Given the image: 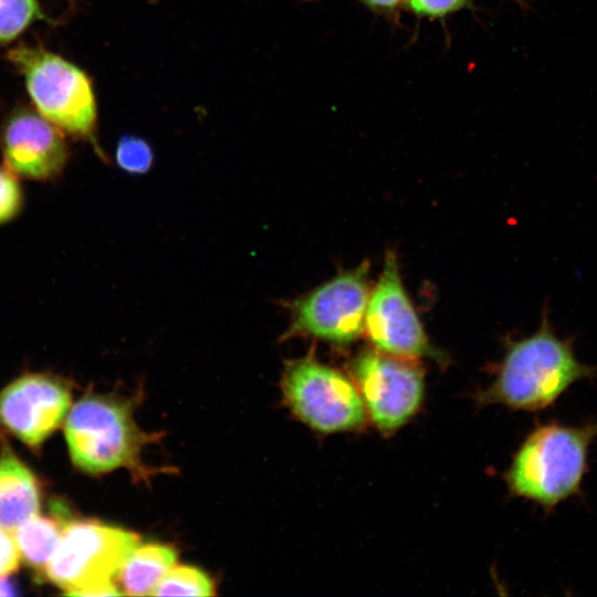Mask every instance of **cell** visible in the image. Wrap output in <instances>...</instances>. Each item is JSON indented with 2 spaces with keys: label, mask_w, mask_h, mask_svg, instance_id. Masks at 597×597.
<instances>
[{
  "label": "cell",
  "mask_w": 597,
  "mask_h": 597,
  "mask_svg": "<svg viewBox=\"0 0 597 597\" xmlns=\"http://www.w3.org/2000/svg\"><path fill=\"white\" fill-rule=\"evenodd\" d=\"M597 377V366L582 363L574 337H559L544 312L531 336L511 342L484 400L516 410L554 405L575 383Z\"/></svg>",
  "instance_id": "6da1fadb"
},
{
  "label": "cell",
  "mask_w": 597,
  "mask_h": 597,
  "mask_svg": "<svg viewBox=\"0 0 597 597\" xmlns=\"http://www.w3.org/2000/svg\"><path fill=\"white\" fill-rule=\"evenodd\" d=\"M597 439V420L578 426L538 425L516 451L506 480L514 495L546 510L578 494Z\"/></svg>",
  "instance_id": "7a4b0ae2"
},
{
  "label": "cell",
  "mask_w": 597,
  "mask_h": 597,
  "mask_svg": "<svg viewBox=\"0 0 597 597\" xmlns=\"http://www.w3.org/2000/svg\"><path fill=\"white\" fill-rule=\"evenodd\" d=\"M65 437L73 463L88 473L128 468L145 474L140 452L148 437L136 426L129 402L87 395L71 409Z\"/></svg>",
  "instance_id": "3957f363"
},
{
  "label": "cell",
  "mask_w": 597,
  "mask_h": 597,
  "mask_svg": "<svg viewBox=\"0 0 597 597\" xmlns=\"http://www.w3.org/2000/svg\"><path fill=\"white\" fill-rule=\"evenodd\" d=\"M282 389L292 412L317 431L356 430L367 420L355 383L312 355L286 363Z\"/></svg>",
  "instance_id": "277c9868"
},
{
  "label": "cell",
  "mask_w": 597,
  "mask_h": 597,
  "mask_svg": "<svg viewBox=\"0 0 597 597\" xmlns=\"http://www.w3.org/2000/svg\"><path fill=\"white\" fill-rule=\"evenodd\" d=\"M27 82L39 113L57 128L76 136H91L96 104L83 71L50 52L18 48L10 53Z\"/></svg>",
  "instance_id": "5b68a950"
},
{
  "label": "cell",
  "mask_w": 597,
  "mask_h": 597,
  "mask_svg": "<svg viewBox=\"0 0 597 597\" xmlns=\"http://www.w3.org/2000/svg\"><path fill=\"white\" fill-rule=\"evenodd\" d=\"M139 544L136 534L95 521L67 523L60 543L45 566L48 578L66 589L111 582Z\"/></svg>",
  "instance_id": "8992f818"
},
{
  "label": "cell",
  "mask_w": 597,
  "mask_h": 597,
  "mask_svg": "<svg viewBox=\"0 0 597 597\" xmlns=\"http://www.w3.org/2000/svg\"><path fill=\"white\" fill-rule=\"evenodd\" d=\"M368 265L344 272L293 301L285 337L310 336L346 345L364 332L369 298Z\"/></svg>",
  "instance_id": "52a82bcc"
},
{
  "label": "cell",
  "mask_w": 597,
  "mask_h": 597,
  "mask_svg": "<svg viewBox=\"0 0 597 597\" xmlns=\"http://www.w3.org/2000/svg\"><path fill=\"white\" fill-rule=\"evenodd\" d=\"M412 360L367 349L353 362L355 385L367 416L383 432L404 426L422 402L423 371Z\"/></svg>",
  "instance_id": "ba28073f"
},
{
  "label": "cell",
  "mask_w": 597,
  "mask_h": 597,
  "mask_svg": "<svg viewBox=\"0 0 597 597\" xmlns=\"http://www.w3.org/2000/svg\"><path fill=\"white\" fill-rule=\"evenodd\" d=\"M364 331L375 348L386 354L408 359L436 357L391 251L387 252L380 277L369 294Z\"/></svg>",
  "instance_id": "9c48e42d"
},
{
  "label": "cell",
  "mask_w": 597,
  "mask_h": 597,
  "mask_svg": "<svg viewBox=\"0 0 597 597\" xmlns=\"http://www.w3.org/2000/svg\"><path fill=\"white\" fill-rule=\"evenodd\" d=\"M70 405L71 391L62 380L28 374L0 392V425L38 447L62 423Z\"/></svg>",
  "instance_id": "30bf717a"
},
{
  "label": "cell",
  "mask_w": 597,
  "mask_h": 597,
  "mask_svg": "<svg viewBox=\"0 0 597 597\" xmlns=\"http://www.w3.org/2000/svg\"><path fill=\"white\" fill-rule=\"evenodd\" d=\"M2 150L10 172L33 180L54 178L67 158L60 128L30 111L18 112L10 118L3 132Z\"/></svg>",
  "instance_id": "8fae6325"
},
{
  "label": "cell",
  "mask_w": 597,
  "mask_h": 597,
  "mask_svg": "<svg viewBox=\"0 0 597 597\" xmlns=\"http://www.w3.org/2000/svg\"><path fill=\"white\" fill-rule=\"evenodd\" d=\"M40 509V490L29 468L4 444L0 454V526L13 532Z\"/></svg>",
  "instance_id": "7c38bea8"
},
{
  "label": "cell",
  "mask_w": 597,
  "mask_h": 597,
  "mask_svg": "<svg viewBox=\"0 0 597 597\" xmlns=\"http://www.w3.org/2000/svg\"><path fill=\"white\" fill-rule=\"evenodd\" d=\"M176 559L175 549L167 545L138 544L117 574L123 594L154 595L164 576L176 565Z\"/></svg>",
  "instance_id": "4fadbf2b"
},
{
  "label": "cell",
  "mask_w": 597,
  "mask_h": 597,
  "mask_svg": "<svg viewBox=\"0 0 597 597\" xmlns=\"http://www.w3.org/2000/svg\"><path fill=\"white\" fill-rule=\"evenodd\" d=\"M62 526L52 519L38 515L27 520L13 532L19 553L31 566H46L62 535Z\"/></svg>",
  "instance_id": "5bb4252c"
},
{
  "label": "cell",
  "mask_w": 597,
  "mask_h": 597,
  "mask_svg": "<svg viewBox=\"0 0 597 597\" xmlns=\"http://www.w3.org/2000/svg\"><path fill=\"white\" fill-rule=\"evenodd\" d=\"M213 585L200 569L174 565L157 586L155 596H211Z\"/></svg>",
  "instance_id": "9a60e30c"
},
{
  "label": "cell",
  "mask_w": 597,
  "mask_h": 597,
  "mask_svg": "<svg viewBox=\"0 0 597 597\" xmlns=\"http://www.w3.org/2000/svg\"><path fill=\"white\" fill-rule=\"evenodd\" d=\"M39 15L36 0H0V44L14 39Z\"/></svg>",
  "instance_id": "2e32d148"
},
{
  "label": "cell",
  "mask_w": 597,
  "mask_h": 597,
  "mask_svg": "<svg viewBox=\"0 0 597 597\" xmlns=\"http://www.w3.org/2000/svg\"><path fill=\"white\" fill-rule=\"evenodd\" d=\"M116 160L125 171L142 174L149 169L153 163V153L143 139L124 137L117 145Z\"/></svg>",
  "instance_id": "e0dca14e"
},
{
  "label": "cell",
  "mask_w": 597,
  "mask_h": 597,
  "mask_svg": "<svg viewBox=\"0 0 597 597\" xmlns=\"http://www.w3.org/2000/svg\"><path fill=\"white\" fill-rule=\"evenodd\" d=\"M15 177L0 169V223L11 220L21 209L22 191Z\"/></svg>",
  "instance_id": "ac0fdd59"
},
{
  "label": "cell",
  "mask_w": 597,
  "mask_h": 597,
  "mask_svg": "<svg viewBox=\"0 0 597 597\" xmlns=\"http://www.w3.org/2000/svg\"><path fill=\"white\" fill-rule=\"evenodd\" d=\"M471 0H406L410 12L421 18L440 19L465 8Z\"/></svg>",
  "instance_id": "d6986e66"
},
{
  "label": "cell",
  "mask_w": 597,
  "mask_h": 597,
  "mask_svg": "<svg viewBox=\"0 0 597 597\" xmlns=\"http://www.w3.org/2000/svg\"><path fill=\"white\" fill-rule=\"evenodd\" d=\"M19 557L12 532L0 526V577H6L18 568Z\"/></svg>",
  "instance_id": "ffe728a7"
},
{
  "label": "cell",
  "mask_w": 597,
  "mask_h": 597,
  "mask_svg": "<svg viewBox=\"0 0 597 597\" xmlns=\"http://www.w3.org/2000/svg\"><path fill=\"white\" fill-rule=\"evenodd\" d=\"M71 595L75 596H115L123 595V591L111 582L100 583L78 589Z\"/></svg>",
  "instance_id": "44dd1931"
},
{
  "label": "cell",
  "mask_w": 597,
  "mask_h": 597,
  "mask_svg": "<svg viewBox=\"0 0 597 597\" xmlns=\"http://www.w3.org/2000/svg\"><path fill=\"white\" fill-rule=\"evenodd\" d=\"M373 11L389 13L395 11L406 0H356Z\"/></svg>",
  "instance_id": "7402d4cb"
},
{
  "label": "cell",
  "mask_w": 597,
  "mask_h": 597,
  "mask_svg": "<svg viewBox=\"0 0 597 597\" xmlns=\"http://www.w3.org/2000/svg\"><path fill=\"white\" fill-rule=\"evenodd\" d=\"M15 595V591L12 585L0 578V596H11Z\"/></svg>",
  "instance_id": "603a6c76"
}]
</instances>
